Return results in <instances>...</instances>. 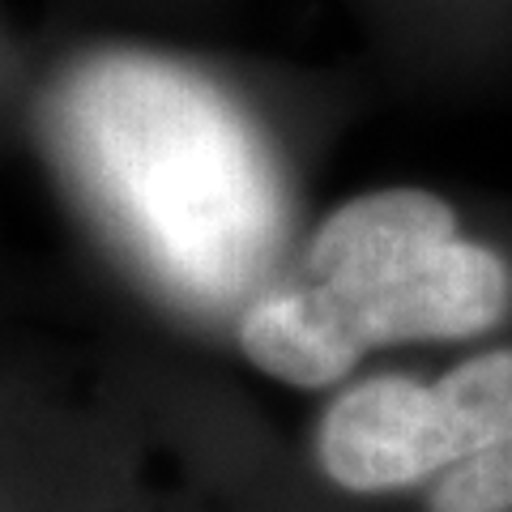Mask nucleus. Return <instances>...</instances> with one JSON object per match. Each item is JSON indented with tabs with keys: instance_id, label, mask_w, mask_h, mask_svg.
Segmentation results:
<instances>
[{
	"instance_id": "f257e3e1",
	"label": "nucleus",
	"mask_w": 512,
	"mask_h": 512,
	"mask_svg": "<svg viewBox=\"0 0 512 512\" xmlns=\"http://www.w3.org/2000/svg\"><path fill=\"white\" fill-rule=\"evenodd\" d=\"M73 188L171 308L235 320L295 239L286 163L214 69L150 43L77 52L47 94Z\"/></svg>"
},
{
	"instance_id": "f03ea898",
	"label": "nucleus",
	"mask_w": 512,
	"mask_h": 512,
	"mask_svg": "<svg viewBox=\"0 0 512 512\" xmlns=\"http://www.w3.org/2000/svg\"><path fill=\"white\" fill-rule=\"evenodd\" d=\"M512 316V261L466 231L453 201L380 184L329 205L235 312L252 372L329 393L380 350L461 346Z\"/></svg>"
},
{
	"instance_id": "7ed1b4c3",
	"label": "nucleus",
	"mask_w": 512,
	"mask_h": 512,
	"mask_svg": "<svg viewBox=\"0 0 512 512\" xmlns=\"http://www.w3.org/2000/svg\"><path fill=\"white\" fill-rule=\"evenodd\" d=\"M312 457L359 500L419 495L423 512H512V346H483L440 376H350L329 389Z\"/></svg>"
}]
</instances>
